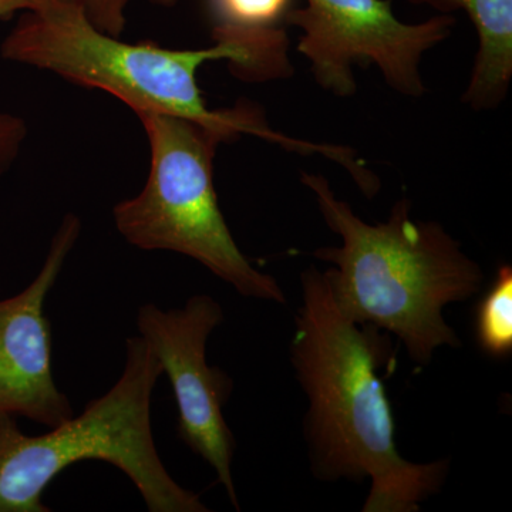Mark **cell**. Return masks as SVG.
<instances>
[{
  "label": "cell",
  "instance_id": "7",
  "mask_svg": "<svg viewBox=\"0 0 512 512\" xmlns=\"http://www.w3.org/2000/svg\"><path fill=\"white\" fill-rule=\"evenodd\" d=\"M221 303L210 295L191 296L183 308L163 311L144 303L137 329L160 360L178 407L177 434L192 453L210 464L218 483L239 511L232 478L237 441L225 421L224 407L234 392V380L220 367L208 365L207 343L224 323Z\"/></svg>",
  "mask_w": 512,
  "mask_h": 512
},
{
  "label": "cell",
  "instance_id": "9",
  "mask_svg": "<svg viewBox=\"0 0 512 512\" xmlns=\"http://www.w3.org/2000/svg\"><path fill=\"white\" fill-rule=\"evenodd\" d=\"M440 13H466L477 30L478 52L463 103L491 110L507 97L512 77V0H409Z\"/></svg>",
  "mask_w": 512,
  "mask_h": 512
},
{
  "label": "cell",
  "instance_id": "10",
  "mask_svg": "<svg viewBox=\"0 0 512 512\" xmlns=\"http://www.w3.org/2000/svg\"><path fill=\"white\" fill-rule=\"evenodd\" d=\"M476 338L485 355L507 359L512 353V268L503 265L476 309Z\"/></svg>",
  "mask_w": 512,
  "mask_h": 512
},
{
  "label": "cell",
  "instance_id": "4",
  "mask_svg": "<svg viewBox=\"0 0 512 512\" xmlns=\"http://www.w3.org/2000/svg\"><path fill=\"white\" fill-rule=\"evenodd\" d=\"M163 375L146 340L133 336L120 379L79 416L39 436L23 433L15 417L0 416V512H50L43 503L47 485L67 467L94 460L126 474L150 512H210L158 456L151 400Z\"/></svg>",
  "mask_w": 512,
  "mask_h": 512
},
{
  "label": "cell",
  "instance_id": "8",
  "mask_svg": "<svg viewBox=\"0 0 512 512\" xmlns=\"http://www.w3.org/2000/svg\"><path fill=\"white\" fill-rule=\"evenodd\" d=\"M80 231L79 217L67 214L36 278L18 295L0 301V416L25 417L49 429L74 416L72 402L53 377L45 303Z\"/></svg>",
  "mask_w": 512,
  "mask_h": 512
},
{
  "label": "cell",
  "instance_id": "1",
  "mask_svg": "<svg viewBox=\"0 0 512 512\" xmlns=\"http://www.w3.org/2000/svg\"><path fill=\"white\" fill-rule=\"evenodd\" d=\"M301 286L289 352L309 402L303 437L313 477L370 480L363 512H419L447 483L451 461L400 454L384 384L397 366L393 336L340 311L325 271L309 266Z\"/></svg>",
  "mask_w": 512,
  "mask_h": 512
},
{
  "label": "cell",
  "instance_id": "11",
  "mask_svg": "<svg viewBox=\"0 0 512 512\" xmlns=\"http://www.w3.org/2000/svg\"><path fill=\"white\" fill-rule=\"evenodd\" d=\"M292 0H210L212 32H258L279 28Z\"/></svg>",
  "mask_w": 512,
  "mask_h": 512
},
{
  "label": "cell",
  "instance_id": "13",
  "mask_svg": "<svg viewBox=\"0 0 512 512\" xmlns=\"http://www.w3.org/2000/svg\"><path fill=\"white\" fill-rule=\"evenodd\" d=\"M26 133L28 128L23 119L0 111V177L15 163Z\"/></svg>",
  "mask_w": 512,
  "mask_h": 512
},
{
  "label": "cell",
  "instance_id": "5",
  "mask_svg": "<svg viewBox=\"0 0 512 512\" xmlns=\"http://www.w3.org/2000/svg\"><path fill=\"white\" fill-rule=\"evenodd\" d=\"M150 143L143 191L113 210L117 231L144 251L190 256L245 298L285 305L274 276L242 254L222 214L214 185L220 138L194 121L163 113L138 114Z\"/></svg>",
  "mask_w": 512,
  "mask_h": 512
},
{
  "label": "cell",
  "instance_id": "3",
  "mask_svg": "<svg viewBox=\"0 0 512 512\" xmlns=\"http://www.w3.org/2000/svg\"><path fill=\"white\" fill-rule=\"evenodd\" d=\"M323 221L342 239L338 248H319L333 298L353 322L386 330L417 366L430 365L434 352L463 346L444 319L451 303L483 291L485 274L439 222L413 220L402 198L387 221L367 224L339 200L323 175L301 174Z\"/></svg>",
  "mask_w": 512,
  "mask_h": 512
},
{
  "label": "cell",
  "instance_id": "6",
  "mask_svg": "<svg viewBox=\"0 0 512 512\" xmlns=\"http://www.w3.org/2000/svg\"><path fill=\"white\" fill-rule=\"evenodd\" d=\"M285 23L302 30L298 52L322 89L353 96V66L376 64L393 90L420 97L426 93L421 59L450 37L457 20L440 13L410 25L397 19L390 0H306L305 8L289 10Z\"/></svg>",
  "mask_w": 512,
  "mask_h": 512
},
{
  "label": "cell",
  "instance_id": "14",
  "mask_svg": "<svg viewBox=\"0 0 512 512\" xmlns=\"http://www.w3.org/2000/svg\"><path fill=\"white\" fill-rule=\"evenodd\" d=\"M32 3L33 0H0V19L10 18L18 12H25Z\"/></svg>",
  "mask_w": 512,
  "mask_h": 512
},
{
  "label": "cell",
  "instance_id": "12",
  "mask_svg": "<svg viewBox=\"0 0 512 512\" xmlns=\"http://www.w3.org/2000/svg\"><path fill=\"white\" fill-rule=\"evenodd\" d=\"M87 18L92 20L96 28L120 37L126 28L127 9L131 0H79ZM160 6H173L177 0H150Z\"/></svg>",
  "mask_w": 512,
  "mask_h": 512
},
{
  "label": "cell",
  "instance_id": "2",
  "mask_svg": "<svg viewBox=\"0 0 512 512\" xmlns=\"http://www.w3.org/2000/svg\"><path fill=\"white\" fill-rule=\"evenodd\" d=\"M207 49L174 50L156 43H127L93 25L79 0H33L3 40L5 60L57 74L67 82L117 97L134 113H163L200 124L222 143L251 134L303 154L322 144L276 133L252 106L211 110L197 73L202 64L228 60L249 82L282 79L284 56L271 43L235 36L214 39Z\"/></svg>",
  "mask_w": 512,
  "mask_h": 512
}]
</instances>
